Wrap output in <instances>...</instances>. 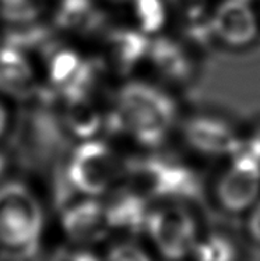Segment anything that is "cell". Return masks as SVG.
I'll use <instances>...</instances> for the list:
<instances>
[{"mask_svg":"<svg viewBox=\"0 0 260 261\" xmlns=\"http://www.w3.org/2000/svg\"><path fill=\"white\" fill-rule=\"evenodd\" d=\"M39 107L27 108L17 117L11 136V149L20 165L45 169L53 165L67 149V137L59 117L52 111L55 95L48 90L37 94Z\"/></svg>","mask_w":260,"mask_h":261,"instance_id":"obj_1","label":"cell"},{"mask_svg":"<svg viewBox=\"0 0 260 261\" xmlns=\"http://www.w3.org/2000/svg\"><path fill=\"white\" fill-rule=\"evenodd\" d=\"M175 107L153 87L130 83L117 98L116 113L109 119L112 130H126L146 145L161 143L174 120Z\"/></svg>","mask_w":260,"mask_h":261,"instance_id":"obj_2","label":"cell"},{"mask_svg":"<svg viewBox=\"0 0 260 261\" xmlns=\"http://www.w3.org/2000/svg\"><path fill=\"white\" fill-rule=\"evenodd\" d=\"M41 205L28 187L11 181L0 187V245L24 247L42 230Z\"/></svg>","mask_w":260,"mask_h":261,"instance_id":"obj_3","label":"cell"},{"mask_svg":"<svg viewBox=\"0 0 260 261\" xmlns=\"http://www.w3.org/2000/svg\"><path fill=\"white\" fill-rule=\"evenodd\" d=\"M130 192L146 197H192L199 185L192 172L181 165L159 160L133 162L129 165Z\"/></svg>","mask_w":260,"mask_h":261,"instance_id":"obj_4","label":"cell"},{"mask_svg":"<svg viewBox=\"0 0 260 261\" xmlns=\"http://www.w3.org/2000/svg\"><path fill=\"white\" fill-rule=\"evenodd\" d=\"M146 228L167 260L185 258L192 254L197 242L196 222L192 214L181 207H165L150 213Z\"/></svg>","mask_w":260,"mask_h":261,"instance_id":"obj_5","label":"cell"},{"mask_svg":"<svg viewBox=\"0 0 260 261\" xmlns=\"http://www.w3.org/2000/svg\"><path fill=\"white\" fill-rule=\"evenodd\" d=\"M117 175V162L111 149L102 143L90 141L73 152L67 168V179L87 194L105 192Z\"/></svg>","mask_w":260,"mask_h":261,"instance_id":"obj_6","label":"cell"},{"mask_svg":"<svg viewBox=\"0 0 260 261\" xmlns=\"http://www.w3.org/2000/svg\"><path fill=\"white\" fill-rule=\"evenodd\" d=\"M259 193L260 161L241 151L218 183V201L231 213H241L255 203Z\"/></svg>","mask_w":260,"mask_h":261,"instance_id":"obj_7","label":"cell"},{"mask_svg":"<svg viewBox=\"0 0 260 261\" xmlns=\"http://www.w3.org/2000/svg\"><path fill=\"white\" fill-rule=\"evenodd\" d=\"M214 30L231 45H246L257 34L253 11L244 0H227L214 16Z\"/></svg>","mask_w":260,"mask_h":261,"instance_id":"obj_8","label":"cell"},{"mask_svg":"<svg viewBox=\"0 0 260 261\" xmlns=\"http://www.w3.org/2000/svg\"><path fill=\"white\" fill-rule=\"evenodd\" d=\"M186 137L195 148L214 155L238 154L242 143L237 134L220 120L195 119L186 127Z\"/></svg>","mask_w":260,"mask_h":261,"instance_id":"obj_9","label":"cell"},{"mask_svg":"<svg viewBox=\"0 0 260 261\" xmlns=\"http://www.w3.org/2000/svg\"><path fill=\"white\" fill-rule=\"evenodd\" d=\"M0 91L18 99H30L37 95L31 66L16 48L0 49Z\"/></svg>","mask_w":260,"mask_h":261,"instance_id":"obj_10","label":"cell"},{"mask_svg":"<svg viewBox=\"0 0 260 261\" xmlns=\"http://www.w3.org/2000/svg\"><path fill=\"white\" fill-rule=\"evenodd\" d=\"M63 226L72 239L77 242H91L98 239L109 224L105 208L96 201H84L66 211Z\"/></svg>","mask_w":260,"mask_h":261,"instance_id":"obj_11","label":"cell"},{"mask_svg":"<svg viewBox=\"0 0 260 261\" xmlns=\"http://www.w3.org/2000/svg\"><path fill=\"white\" fill-rule=\"evenodd\" d=\"M64 124L72 133L79 137H91L101 126V116L92 105L87 94H67L63 95Z\"/></svg>","mask_w":260,"mask_h":261,"instance_id":"obj_12","label":"cell"},{"mask_svg":"<svg viewBox=\"0 0 260 261\" xmlns=\"http://www.w3.org/2000/svg\"><path fill=\"white\" fill-rule=\"evenodd\" d=\"M102 16L91 0H62L56 24L64 30L91 34L101 27Z\"/></svg>","mask_w":260,"mask_h":261,"instance_id":"obj_13","label":"cell"},{"mask_svg":"<svg viewBox=\"0 0 260 261\" xmlns=\"http://www.w3.org/2000/svg\"><path fill=\"white\" fill-rule=\"evenodd\" d=\"M105 211L109 226L132 229H140L141 226H146V221L149 217L144 198L130 190L115 197V200L105 208Z\"/></svg>","mask_w":260,"mask_h":261,"instance_id":"obj_14","label":"cell"},{"mask_svg":"<svg viewBox=\"0 0 260 261\" xmlns=\"http://www.w3.org/2000/svg\"><path fill=\"white\" fill-rule=\"evenodd\" d=\"M109 46H111L112 58L117 64V67L126 71L149 50L147 39L130 30H116L109 35Z\"/></svg>","mask_w":260,"mask_h":261,"instance_id":"obj_15","label":"cell"},{"mask_svg":"<svg viewBox=\"0 0 260 261\" xmlns=\"http://www.w3.org/2000/svg\"><path fill=\"white\" fill-rule=\"evenodd\" d=\"M151 59L162 73L174 79H183L189 73V64L185 55L175 43L158 39L150 49Z\"/></svg>","mask_w":260,"mask_h":261,"instance_id":"obj_16","label":"cell"},{"mask_svg":"<svg viewBox=\"0 0 260 261\" xmlns=\"http://www.w3.org/2000/svg\"><path fill=\"white\" fill-rule=\"evenodd\" d=\"M192 254L196 261H235L237 249L228 238L214 233L197 240Z\"/></svg>","mask_w":260,"mask_h":261,"instance_id":"obj_17","label":"cell"},{"mask_svg":"<svg viewBox=\"0 0 260 261\" xmlns=\"http://www.w3.org/2000/svg\"><path fill=\"white\" fill-rule=\"evenodd\" d=\"M6 46H11L18 50L21 49L41 48L46 52H51L53 48L52 35L48 28L39 27H27L16 28L6 34Z\"/></svg>","mask_w":260,"mask_h":261,"instance_id":"obj_18","label":"cell"},{"mask_svg":"<svg viewBox=\"0 0 260 261\" xmlns=\"http://www.w3.org/2000/svg\"><path fill=\"white\" fill-rule=\"evenodd\" d=\"M79 56L72 50H58L53 52L49 63L51 80L55 86L62 87L70 80L80 66Z\"/></svg>","mask_w":260,"mask_h":261,"instance_id":"obj_19","label":"cell"},{"mask_svg":"<svg viewBox=\"0 0 260 261\" xmlns=\"http://www.w3.org/2000/svg\"><path fill=\"white\" fill-rule=\"evenodd\" d=\"M43 0H0V17L9 21H30L42 10Z\"/></svg>","mask_w":260,"mask_h":261,"instance_id":"obj_20","label":"cell"},{"mask_svg":"<svg viewBox=\"0 0 260 261\" xmlns=\"http://www.w3.org/2000/svg\"><path fill=\"white\" fill-rule=\"evenodd\" d=\"M136 14L144 32H155L164 25L165 9L161 0H136Z\"/></svg>","mask_w":260,"mask_h":261,"instance_id":"obj_21","label":"cell"},{"mask_svg":"<svg viewBox=\"0 0 260 261\" xmlns=\"http://www.w3.org/2000/svg\"><path fill=\"white\" fill-rule=\"evenodd\" d=\"M106 261H151L150 256L134 243H117L108 251Z\"/></svg>","mask_w":260,"mask_h":261,"instance_id":"obj_22","label":"cell"},{"mask_svg":"<svg viewBox=\"0 0 260 261\" xmlns=\"http://www.w3.org/2000/svg\"><path fill=\"white\" fill-rule=\"evenodd\" d=\"M248 230L250 236L260 243V204L256 205L255 210L252 211L248 221Z\"/></svg>","mask_w":260,"mask_h":261,"instance_id":"obj_23","label":"cell"},{"mask_svg":"<svg viewBox=\"0 0 260 261\" xmlns=\"http://www.w3.org/2000/svg\"><path fill=\"white\" fill-rule=\"evenodd\" d=\"M248 152L252 156H255L256 160L260 161V130L249 141V144H248Z\"/></svg>","mask_w":260,"mask_h":261,"instance_id":"obj_24","label":"cell"},{"mask_svg":"<svg viewBox=\"0 0 260 261\" xmlns=\"http://www.w3.org/2000/svg\"><path fill=\"white\" fill-rule=\"evenodd\" d=\"M6 120H7V116H6L5 109H3V107L0 105V134L3 133V130H5Z\"/></svg>","mask_w":260,"mask_h":261,"instance_id":"obj_25","label":"cell"},{"mask_svg":"<svg viewBox=\"0 0 260 261\" xmlns=\"http://www.w3.org/2000/svg\"><path fill=\"white\" fill-rule=\"evenodd\" d=\"M5 168H6V156L0 152V175H2V172L5 171Z\"/></svg>","mask_w":260,"mask_h":261,"instance_id":"obj_26","label":"cell"}]
</instances>
